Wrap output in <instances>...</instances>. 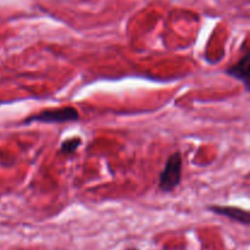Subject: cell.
Returning a JSON list of instances; mask_svg holds the SVG:
<instances>
[{
  "mask_svg": "<svg viewBox=\"0 0 250 250\" xmlns=\"http://www.w3.org/2000/svg\"><path fill=\"white\" fill-rule=\"evenodd\" d=\"M80 119V112L73 106L55 107V109H48L39 114L31 116L24 121V124H32V122H41V124H65V122H73Z\"/></svg>",
  "mask_w": 250,
  "mask_h": 250,
  "instance_id": "2",
  "label": "cell"
},
{
  "mask_svg": "<svg viewBox=\"0 0 250 250\" xmlns=\"http://www.w3.org/2000/svg\"><path fill=\"white\" fill-rule=\"evenodd\" d=\"M226 73L242 82L244 89L250 93V50L247 51L234 65H232Z\"/></svg>",
  "mask_w": 250,
  "mask_h": 250,
  "instance_id": "3",
  "label": "cell"
},
{
  "mask_svg": "<svg viewBox=\"0 0 250 250\" xmlns=\"http://www.w3.org/2000/svg\"><path fill=\"white\" fill-rule=\"evenodd\" d=\"M127 250H138V249H136V248H129V249H127Z\"/></svg>",
  "mask_w": 250,
  "mask_h": 250,
  "instance_id": "6",
  "label": "cell"
},
{
  "mask_svg": "<svg viewBox=\"0 0 250 250\" xmlns=\"http://www.w3.org/2000/svg\"><path fill=\"white\" fill-rule=\"evenodd\" d=\"M182 178V156L180 153H173L166 160L164 170L159 177V188L163 192H172L178 187Z\"/></svg>",
  "mask_w": 250,
  "mask_h": 250,
  "instance_id": "1",
  "label": "cell"
},
{
  "mask_svg": "<svg viewBox=\"0 0 250 250\" xmlns=\"http://www.w3.org/2000/svg\"><path fill=\"white\" fill-rule=\"evenodd\" d=\"M209 210L216 215H221V216L233 220V221L239 222L242 225L250 226V211L248 210H244L238 207H222V205L209 207Z\"/></svg>",
  "mask_w": 250,
  "mask_h": 250,
  "instance_id": "4",
  "label": "cell"
},
{
  "mask_svg": "<svg viewBox=\"0 0 250 250\" xmlns=\"http://www.w3.org/2000/svg\"><path fill=\"white\" fill-rule=\"evenodd\" d=\"M81 146V138L78 137H73V138H68L66 139L65 142H62L61 144V148H60V153L66 154H73L76 150H77L78 146Z\"/></svg>",
  "mask_w": 250,
  "mask_h": 250,
  "instance_id": "5",
  "label": "cell"
}]
</instances>
